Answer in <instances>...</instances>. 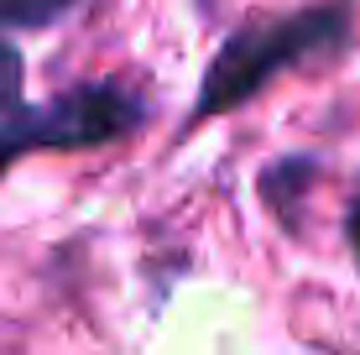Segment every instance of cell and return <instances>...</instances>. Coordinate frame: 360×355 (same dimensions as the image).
<instances>
[{
	"mask_svg": "<svg viewBox=\"0 0 360 355\" xmlns=\"http://www.w3.org/2000/svg\"><path fill=\"white\" fill-rule=\"evenodd\" d=\"M345 32V11H303V16H282L266 21V27H245L235 32L225 47H219L214 68H209L204 89H198V115H225L240 100H251L256 89L282 73L288 63H297L303 53L334 42Z\"/></svg>",
	"mask_w": 360,
	"mask_h": 355,
	"instance_id": "obj_1",
	"label": "cell"
},
{
	"mask_svg": "<svg viewBox=\"0 0 360 355\" xmlns=\"http://www.w3.org/2000/svg\"><path fill=\"white\" fill-rule=\"evenodd\" d=\"M136 100L120 94L115 84H94V89H73L47 110H37V136L42 146H99L110 136H126L136 126Z\"/></svg>",
	"mask_w": 360,
	"mask_h": 355,
	"instance_id": "obj_2",
	"label": "cell"
},
{
	"mask_svg": "<svg viewBox=\"0 0 360 355\" xmlns=\"http://www.w3.org/2000/svg\"><path fill=\"white\" fill-rule=\"evenodd\" d=\"M73 0H0V21H16V27H47L58 21Z\"/></svg>",
	"mask_w": 360,
	"mask_h": 355,
	"instance_id": "obj_3",
	"label": "cell"
},
{
	"mask_svg": "<svg viewBox=\"0 0 360 355\" xmlns=\"http://www.w3.org/2000/svg\"><path fill=\"white\" fill-rule=\"evenodd\" d=\"M27 146H42V136H37V115L0 120V167H6L11 157H21Z\"/></svg>",
	"mask_w": 360,
	"mask_h": 355,
	"instance_id": "obj_4",
	"label": "cell"
},
{
	"mask_svg": "<svg viewBox=\"0 0 360 355\" xmlns=\"http://www.w3.org/2000/svg\"><path fill=\"white\" fill-rule=\"evenodd\" d=\"M21 100V58L0 42V115H11Z\"/></svg>",
	"mask_w": 360,
	"mask_h": 355,
	"instance_id": "obj_5",
	"label": "cell"
},
{
	"mask_svg": "<svg viewBox=\"0 0 360 355\" xmlns=\"http://www.w3.org/2000/svg\"><path fill=\"white\" fill-rule=\"evenodd\" d=\"M350 240H355V251H360V204H355V214H350Z\"/></svg>",
	"mask_w": 360,
	"mask_h": 355,
	"instance_id": "obj_6",
	"label": "cell"
}]
</instances>
